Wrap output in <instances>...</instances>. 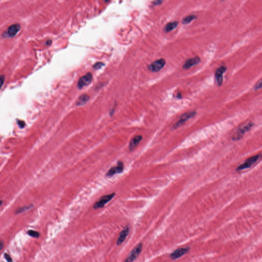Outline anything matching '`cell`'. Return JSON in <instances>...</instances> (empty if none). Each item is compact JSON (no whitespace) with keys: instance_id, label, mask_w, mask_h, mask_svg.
Returning <instances> with one entry per match:
<instances>
[{"instance_id":"cell-1","label":"cell","mask_w":262,"mask_h":262,"mask_svg":"<svg viewBox=\"0 0 262 262\" xmlns=\"http://www.w3.org/2000/svg\"><path fill=\"white\" fill-rule=\"evenodd\" d=\"M253 126V122H249L242 125L238 128L234 134L232 139L234 140H238L241 139L245 133L249 131Z\"/></svg>"},{"instance_id":"cell-2","label":"cell","mask_w":262,"mask_h":262,"mask_svg":"<svg viewBox=\"0 0 262 262\" xmlns=\"http://www.w3.org/2000/svg\"><path fill=\"white\" fill-rule=\"evenodd\" d=\"M261 155L257 154L250 157L248 158L244 162L238 166L237 168V171H241L244 169H248L251 167L253 165H254L257 161L260 158Z\"/></svg>"},{"instance_id":"cell-3","label":"cell","mask_w":262,"mask_h":262,"mask_svg":"<svg viewBox=\"0 0 262 262\" xmlns=\"http://www.w3.org/2000/svg\"><path fill=\"white\" fill-rule=\"evenodd\" d=\"M196 113H197L196 111H190L182 114L180 116L179 119L175 123V125L173 126V129H176L177 128L184 125L187 120H190V119L194 117L196 115Z\"/></svg>"},{"instance_id":"cell-4","label":"cell","mask_w":262,"mask_h":262,"mask_svg":"<svg viewBox=\"0 0 262 262\" xmlns=\"http://www.w3.org/2000/svg\"><path fill=\"white\" fill-rule=\"evenodd\" d=\"M21 30V26L19 24H14L10 26L2 35L3 38H13L17 35Z\"/></svg>"},{"instance_id":"cell-5","label":"cell","mask_w":262,"mask_h":262,"mask_svg":"<svg viewBox=\"0 0 262 262\" xmlns=\"http://www.w3.org/2000/svg\"><path fill=\"white\" fill-rule=\"evenodd\" d=\"M166 64L165 60L163 59H158L148 66V69L153 72H157L164 68Z\"/></svg>"},{"instance_id":"cell-6","label":"cell","mask_w":262,"mask_h":262,"mask_svg":"<svg viewBox=\"0 0 262 262\" xmlns=\"http://www.w3.org/2000/svg\"><path fill=\"white\" fill-rule=\"evenodd\" d=\"M142 244L140 243L135 247L129 253L125 262H133L137 258L142 251Z\"/></svg>"},{"instance_id":"cell-7","label":"cell","mask_w":262,"mask_h":262,"mask_svg":"<svg viewBox=\"0 0 262 262\" xmlns=\"http://www.w3.org/2000/svg\"><path fill=\"white\" fill-rule=\"evenodd\" d=\"M115 196V194L113 193L111 194L104 196L100 199V200L96 202L94 205V208L95 209H100L104 207L106 204L110 202Z\"/></svg>"},{"instance_id":"cell-8","label":"cell","mask_w":262,"mask_h":262,"mask_svg":"<svg viewBox=\"0 0 262 262\" xmlns=\"http://www.w3.org/2000/svg\"><path fill=\"white\" fill-rule=\"evenodd\" d=\"M92 74L91 73H87V74L79 78L78 81V86L79 89H82L86 86H88L92 81Z\"/></svg>"},{"instance_id":"cell-9","label":"cell","mask_w":262,"mask_h":262,"mask_svg":"<svg viewBox=\"0 0 262 262\" xmlns=\"http://www.w3.org/2000/svg\"><path fill=\"white\" fill-rule=\"evenodd\" d=\"M226 66H221L218 68L215 73V78L217 84L218 86H221L222 85L223 80V74L226 71Z\"/></svg>"},{"instance_id":"cell-10","label":"cell","mask_w":262,"mask_h":262,"mask_svg":"<svg viewBox=\"0 0 262 262\" xmlns=\"http://www.w3.org/2000/svg\"><path fill=\"white\" fill-rule=\"evenodd\" d=\"M190 248L189 247H185V248H180L175 250L174 252H173L170 255V257L172 260H176L180 257H182L186 253H188L190 251Z\"/></svg>"},{"instance_id":"cell-11","label":"cell","mask_w":262,"mask_h":262,"mask_svg":"<svg viewBox=\"0 0 262 262\" xmlns=\"http://www.w3.org/2000/svg\"><path fill=\"white\" fill-rule=\"evenodd\" d=\"M123 163L122 161H119L117 163V166L114 167H112L109 169L106 174V176L107 177H111L112 176L116 174H120L122 172L123 170Z\"/></svg>"},{"instance_id":"cell-12","label":"cell","mask_w":262,"mask_h":262,"mask_svg":"<svg viewBox=\"0 0 262 262\" xmlns=\"http://www.w3.org/2000/svg\"><path fill=\"white\" fill-rule=\"evenodd\" d=\"M201 62V59L199 56L191 57L185 61L183 66V68L185 70L189 69L192 67L199 64Z\"/></svg>"},{"instance_id":"cell-13","label":"cell","mask_w":262,"mask_h":262,"mask_svg":"<svg viewBox=\"0 0 262 262\" xmlns=\"http://www.w3.org/2000/svg\"><path fill=\"white\" fill-rule=\"evenodd\" d=\"M142 137L141 135H136L133 137L131 139L129 144V150L132 151L139 144L141 141L142 140Z\"/></svg>"},{"instance_id":"cell-14","label":"cell","mask_w":262,"mask_h":262,"mask_svg":"<svg viewBox=\"0 0 262 262\" xmlns=\"http://www.w3.org/2000/svg\"><path fill=\"white\" fill-rule=\"evenodd\" d=\"M129 229L128 227H126L123 229V231H122V232H120V235H119L117 241V244L118 245H120L123 243V242L125 241L126 238L128 236L129 233Z\"/></svg>"},{"instance_id":"cell-15","label":"cell","mask_w":262,"mask_h":262,"mask_svg":"<svg viewBox=\"0 0 262 262\" xmlns=\"http://www.w3.org/2000/svg\"><path fill=\"white\" fill-rule=\"evenodd\" d=\"M178 25V22L177 21H174L169 23L166 25L164 27V30L166 32H169L174 30L175 29L177 28Z\"/></svg>"},{"instance_id":"cell-16","label":"cell","mask_w":262,"mask_h":262,"mask_svg":"<svg viewBox=\"0 0 262 262\" xmlns=\"http://www.w3.org/2000/svg\"><path fill=\"white\" fill-rule=\"evenodd\" d=\"M89 99V96L88 95L83 94V95H81V96L79 97L78 99V101L76 102V104L78 106L84 105V104H85L86 103H87Z\"/></svg>"},{"instance_id":"cell-17","label":"cell","mask_w":262,"mask_h":262,"mask_svg":"<svg viewBox=\"0 0 262 262\" xmlns=\"http://www.w3.org/2000/svg\"><path fill=\"white\" fill-rule=\"evenodd\" d=\"M196 18H197V16L195 15H193V14H191L189 16H186L182 19V23L184 25L190 24V23L196 19Z\"/></svg>"},{"instance_id":"cell-18","label":"cell","mask_w":262,"mask_h":262,"mask_svg":"<svg viewBox=\"0 0 262 262\" xmlns=\"http://www.w3.org/2000/svg\"><path fill=\"white\" fill-rule=\"evenodd\" d=\"M32 207V205H28V206H25L24 207H21L16 210V213L18 214V213H22L31 209Z\"/></svg>"},{"instance_id":"cell-19","label":"cell","mask_w":262,"mask_h":262,"mask_svg":"<svg viewBox=\"0 0 262 262\" xmlns=\"http://www.w3.org/2000/svg\"><path fill=\"white\" fill-rule=\"evenodd\" d=\"M28 234L31 237H33V238H38L40 236V234L38 232H37L36 231H32V230H30L28 231Z\"/></svg>"},{"instance_id":"cell-20","label":"cell","mask_w":262,"mask_h":262,"mask_svg":"<svg viewBox=\"0 0 262 262\" xmlns=\"http://www.w3.org/2000/svg\"><path fill=\"white\" fill-rule=\"evenodd\" d=\"M104 63L103 62H97L95 65H93V68L95 69L98 70L101 69L104 66Z\"/></svg>"},{"instance_id":"cell-21","label":"cell","mask_w":262,"mask_h":262,"mask_svg":"<svg viewBox=\"0 0 262 262\" xmlns=\"http://www.w3.org/2000/svg\"><path fill=\"white\" fill-rule=\"evenodd\" d=\"M5 76L4 75H1L0 76V90L2 88V87L3 86L4 83L5 82Z\"/></svg>"},{"instance_id":"cell-22","label":"cell","mask_w":262,"mask_h":262,"mask_svg":"<svg viewBox=\"0 0 262 262\" xmlns=\"http://www.w3.org/2000/svg\"><path fill=\"white\" fill-rule=\"evenodd\" d=\"M261 88H262V79H260V81H258L257 83L256 84L255 87H254V89H255V90H257L260 89Z\"/></svg>"},{"instance_id":"cell-23","label":"cell","mask_w":262,"mask_h":262,"mask_svg":"<svg viewBox=\"0 0 262 262\" xmlns=\"http://www.w3.org/2000/svg\"><path fill=\"white\" fill-rule=\"evenodd\" d=\"M4 257H5V259L6 260L7 262H13V260H12L11 257H10V256L9 254H7V253H5Z\"/></svg>"},{"instance_id":"cell-24","label":"cell","mask_w":262,"mask_h":262,"mask_svg":"<svg viewBox=\"0 0 262 262\" xmlns=\"http://www.w3.org/2000/svg\"><path fill=\"white\" fill-rule=\"evenodd\" d=\"M18 125H19L20 128H23L25 126V122H23V121L19 120L18 122Z\"/></svg>"},{"instance_id":"cell-25","label":"cell","mask_w":262,"mask_h":262,"mask_svg":"<svg viewBox=\"0 0 262 262\" xmlns=\"http://www.w3.org/2000/svg\"><path fill=\"white\" fill-rule=\"evenodd\" d=\"M162 2L163 1H156L154 2V4L155 5H160Z\"/></svg>"},{"instance_id":"cell-26","label":"cell","mask_w":262,"mask_h":262,"mask_svg":"<svg viewBox=\"0 0 262 262\" xmlns=\"http://www.w3.org/2000/svg\"><path fill=\"white\" fill-rule=\"evenodd\" d=\"M4 242L2 241H0V251L2 250V248L3 247Z\"/></svg>"},{"instance_id":"cell-27","label":"cell","mask_w":262,"mask_h":262,"mask_svg":"<svg viewBox=\"0 0 262 262\" xmlns=\"http://www.w3.org/2000/svg\"><path fill=\"white\" fill-rule=\"evenodd\" d=\"M51 43H52L51 40H48L46 42V44L48 46H49V45H50L51 44Z\"/></svg>"},{"instance_id":"cell-28","label":"cell","mask_w":262,"mask_h":262,"mask_svg":"<svg viewBox=\"0 0 262 262\" xmlns=\"http://www.w3.org/2000/svg\"><path fill=\"white\" fill-rule=\"evenodd\" d=\"M177 97L178 98H179V99H180V98H182L181 94V93H180V92H179V93H178V94H177Z\"/></svg>"},{"instance_id":"cell-29","label":"cell","mask_w":262,"mask_h":262,"mask_svg":"<svg viewBox=\"0 0 262 262\" xmlns=\"http://www.w3.org/2000/svg\"><path fill=\"white\" fill-rule=\"evenodd\" d=\"M2 203H3V202H2V201L0 200V207L2 206Z\"/></svg>"}]
</instances>
